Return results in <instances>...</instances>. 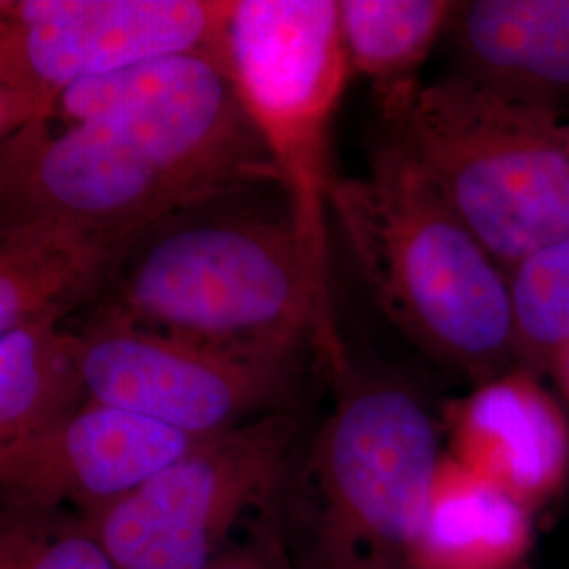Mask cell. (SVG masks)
I'll return each instance as SVG.
<instances>
[{"label":"cell","instance_id":"obj_1","mask_svg":"<svg viewBox=\"0 0 569 569\" xmlns=\"http://www.w3.org/2000/svg\"><path fill=\"white\" fill-rule=\"evenodd\" d=\"M331 222L399 331L477 385L515 366L509 279L390 136L366 173L336 178Z\"/></svg>","mask_w":569,"mask_h":569},{"label":"cell","instance_id":"obj_2","mask_svg":"<svg viewBox=\"0 0 569 569\" xmlns=\"http://www.w3.org/2000/svg\"><path fill=\"white\" fill-rule=\"evenodd\" d=\"M110 279L106 312L237 359L287 367L306 340L345 367L289 218H218L154 230Z\"/></svg>","mask_w":569,"mask_h":569},{"label":"cell","instance_id":"obj_3","mask_svg":"<svg viewBox=\"0 0 569 569\" xmlns=\"http://www.w3.org/2000/svg\"><path fill=\"white\" fill-rule=\"evenodd\" d=\"M390 127L505 272L569 237L561 112L451 72L420 84Z\"/></svg>","mask_w":569,"mask_h":569},{"label":"cell","instance_id":"obj_4","mask_svg":"<svg viewBox=\"0 0 569 569\" xmlns=\"http://www.w3.org/2000/svg\"><path fill=\"white\" fill-rule=\"evenodd\" d=\"M228 74L277 169L315 291L336 321L329 274L331 129L352 74L333 0H234Z\"/></svg>","mask_w":569,"mask_h":569},{"label":"cell","instance_id":"obj_5","mask_svg":"<svg viewBox=\"0 0 569 569\" xmlns=\"http://www.w3.org/2000/svg\"><path fill=\"white\" fill-rule=\"evenodd\" d=\"M441 458L437 427L407 388H348L312 451L306 569H407Z\"/></svg>","mask_w":569,"mask_h":569},{"label":"cell","instance_id":"obj_6","mask_svg":"<svg viewBox=\"0 0 569 569\" xmlns=\"http://www.w3.org/2000/svg\"><path fill=\"white\" fill-rule=\"evenodd\" d=\"M296 439L287 411L258 416L199 441L82 521L117 569H207L244 512L279 488Z\"/></svg>","mask_w":569,"mask_h":569},{"label":"cell","instance_id":"obj_7","mask_svg":"<svg viewBox=\"0 0 569 569\" xmlns=\"http://www.w3.org/2000/svg\"><path fill=\"white\" fill-rule=\"evenodd\" d=\"M230 9L216 0H0V82L41 122L79 82L183 53L224 58Z\"/></svg>","mask_w":569,"mask_h":569},{"label":"cell","instance_id":"obj_8","mask_svg":"<svg viewBox=\"0 0 569 569\" xmlns=\"http://www.w3.org/2000/svg\"><path fill=\"white\" fill-rule=\"evenodd\" d=\"M72 336L84 401L199 441L253 420L287 382V367L190 345L106 310Z\"/></svg>","mask_w":569,"mask_h":569},{"label":"cell","instance_id":"obj_9","mask_svg":"<svg viewBox=\"0 0 569 569\" xmlns=\"http://www.w3.org/2000/svg\"><path fill=\"white\" fill-rule=\"evenodd\" d=\"M197 443L173 428L84 401L0 449V509L53 510L74 502L89 515L142 486Z\"/></svg>","mask_w":569,"mask_h":569},{"label":"cell","instance_id":"obj_10","mask_svg":"<svg viewBox=\"0 0 569 569\" xmlns=\"http://www.w3.org/2000/svg\"><path fill=\"white\" fill-rule=\"evenodd\" d=\"M448 428L449 458L528 509L549 505L568 486V416L540 376L523 367L451 403Z\"/></svg>","mask_w":569,"mask_h":569},{"label":"cell","instance_id":"obj_11","mask_svg":"<svg viewBox=\"0 0 569 569\" xmlns=\"http://www.w3.org/2000/svg\"><path fill=\"white\" fill-rule=\"evenodd\" d=\"M448 32L456 72L557 112L569 102V0L460 2Z\"/></svg>","mask_w":569,"mask_h":569},{"label":"cell","instance_id":"obj_12","mask_svg":"<svg viewBox=\"0 0 569 569\" xmlns=\"http://www.w3.org/2000/svg\"><path fill=\"white\" fill-rule=\"evenodd\" d=\"M533 510L443 453L407 569H512L531 547Z\"/></svg>","mask_w":569,"mask_h":569},{"label":"cell","instance_id":"obj_13","mask_svg":"<svg viewBox=\"0 0 569 569\" xmlns=\"http://www.w3.org/2000/svg\"><path fill=\"white\" fill-rule=\"evenodd\" d=\"M124 258L110 244L44 224H0V340L96 296Z\"/></svg>","mask_w":569,"mask_h":569},{"label":"cell","instance_id":"obj_14","mask_svg":"<svg viewBox=\"0 0 569 569\" xmlns=\"http://www.w3.org/2000/svg\"><path fill=\"white\" fill-rule=\"evenodd\" d=\"M460 2L449 0H342L340 28L352 74L376 89L390 124L418 91L416 74L449 30Z\"/></svg>","mask_w":569,"mask_h":569},{"label":"cell","instance_id":"obj_15","mask_svg":"<svg viewBox=\"0 0 569 569\" xmlns=\"http://www.w3.org/2000/svg\"><path fill=\"white\" fill-rule=\"evenodd\" d=\"M84 403L74 336L47 317L0 340V449Z\"/></svg>","mask_w":569,"mask_h":569},{"label":"cell","instance_id":"obj_16","mask_svg":"<svg viewBox=\"0 0 569 569\" xmlns=\"http://www.w3.org/2000/svg\"><path fill=\"white\" fill-rule=\"evenodd\" d=\"M515 366L542 376L569 348V237L507 272Z\"/></svg>","mask_w":569,"mask_h":569},{"label":"cell","instance_id":"obj_17","mask_svg":"<svg viewBox=\"0 0 569 569\" xmlns=\"http://www.w3.org/2000/svg\"><path fill=\"white\" fill-rule=\"evenodd\" d=\"M51 512L0 509V569H117L84 521Z\"/></svg>","mask_w":569,"mask_h":569},{"label":"cell","instance_id":"obj_18","mask_svg":"<svg viewBox=\"0 0 569 569\" xmlns=\"http://www.w3.org/2000/svg\"><path fill=\"white\" fill-rule=\"evenodd\" d=\"M207 569H291L284 557L279 531L264 529L258 538L226 550Z\"/></svg>","mask_w":569,"mask_h":569},{"label":"cell","instance_id":"obj_19","mask_svg":"<svg viewBox=\"0 0 569 569\" xmlns=\"http://www.w3.org/2000/svg\"><path fill=\"white\" fill-rule=\"evenodd\" d=\"M30 124H34L32 110L0 82V148Z\"/></svg>","mask_w":569,"mask_h":569},{"label":"cell","instance_id":"obj_20","mask_svg":"<svg viewBox=\"0 0 569 569\" xmlns=\"http://www.w3.org/2000/svg\"><path fill=\"white\" fill-rule=\"evenodd\" d=\"M550 373L555 376L557 385L561 388V392H563V397H566V401L569 403V348L555 361Z\"/></svg>","mask_w":569,"mask_h":569},{"label":"cell","instance_id":"obj_21","mask_svg":"<svg viewBox=\"0 0 569 569\" xmlns=\"http://www.w3.org/2000/svg\"><path fill=\"white\" fill-rule=\"evenodd\" d=\"M568 146H569V122H568Z\"/></svg>","mask_w":569,"mask_h":569}]
</instances>
